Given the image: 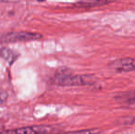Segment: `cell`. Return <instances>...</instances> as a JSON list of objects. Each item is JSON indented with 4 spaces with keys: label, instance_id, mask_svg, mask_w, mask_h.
<instances>
[{
    "label": "cell",
    "instance_id": "8992f818",
    "mask_svg": "<svg viewBox=\"0 0 135 134\" xmlns=\"http://www.w3.org/2000/svg\"><path fill=\"white\" fill-rule=\"evenodd\" d=\"M98 130H84V131H71V132H64L61 134H98Z\"/></svg>",
    "mask_w": 135,
    "mask_h": 134
},
{
    "label": "cell",
    "instance_id": "52a82bcc",
    "mask_svg": "<svg viewBox=\"0 0 135 134\" xmlns=\"http://www.w3.org/2000/svg\"><path fill=\"white\" fill-rule=\"evenodd\" d=\"M7 93H6L5 91H3V90H0V103L5 102L6 99H7Z\"/></svg>",
    "mask_w": 135,
    "mask_h": 134
},
{
    "label": "cell",
    "instance_id": "277c9868",
    "mask_svg": "<svg viewBox=\"0 0 135 134\" xmlns=\"http://www.w3.org/2000/svg\"><path fill=\"white\" fill-rule=\"evenodd\" d=\"M41 35L39 33L32 32H17L10 33L6 35L3 38V41L11 42V41H32V39H41Z\"/></svg>",
    "mask_w": 135,
    "mask_h": 134
},
{
    "label": "cell",
    "instance_id": "6da1fadb",
    "mask_svg": "<svg viewBox=\"0 0 135 134\" xmlns=\"http://www.w3.org/2000/svg\"><path fill=\"white\" fill-rule=\"evenodd\" d=\"M56 83L62 86H79V85L90 84L89 76L75 75L73 76L67 73H58L56 75Z\"/></svg>",
    "mask_w": 135,
    "mask_h": 134
},
{
    "label": "cell",
    "instance_id": "3957f363",
    "mask_svg": "<svg viewBox=\"0 0 135 134\" xmlns=\"http://www.w3.org/2000/svg\"><path fill=\"white\" fill-rule=\"evenodd\" d=\"M109 67L117 72L135 71V58H122L109 63Z\"/></svg>",
    "mask_w": 135,
    "mask_h": 134
},
{
    "label": "cell",
    "instance_id": "7a4b0ae2",
    "mask_svg": "<svg viewBox=\"0 0 135 134\" xmlns=\"http://www.w3.org/2000/svg\"><path fill=\"white\" fill-rule=\"evenodd\" d=\"M50 131L51 128L47 126H31V127L8 130V131H2L0 134H45L48 133Z\"/></svg>",
    "mask_w": 135,
    "mask_h": 134
},
{
    "label": "cell",
    "instance_id": "5b68a950",
    "mask_svg": "<svg viewBox=\"0 0 135 134\" xmlns=\"http://www.w3.org/2000/svg\"><path fill=\"white\" fill-rule=\"evenodd\" d=\"M0 55H1L5 60L8 61L10 63H12L13 62L16 60L18 54H15L14 52H12V51L9 50V49H7V48H2L1 50H0Z\"/></svg>",
    "mask_w": 135,
    "mask_h": 134
}]
</instances>
